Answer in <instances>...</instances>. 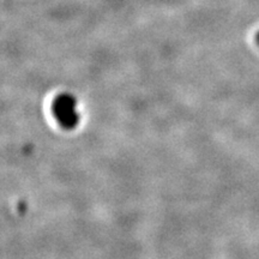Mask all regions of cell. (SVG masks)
<instances>
[{
  "mask_svg": "<svg viewBox=\"0 0 259 259\" xmlns=\"http://www.w3.org/2000/svg\"><path fill=\"white\" fill-rule=\"evenodd\" d=\"M52 111H53L54 118L61 127L69 130L78 125V102H77L76 97L71 94L64 93L58 95L52 105Z\"/></svg>",
  "mask_w": 259,
  "mask_h": 259,
  "instance_id": "obj_1",
  "label": "cell"
},
{
  "mask_svg": "<svg viewBox=\"0 0 259 259\" xmlns=\"http://www.w3.org/2000/svg\"><path fill=\"white\" fill-rule=\"evenodd\" d=\"M254 42H255V45H257V46L259 47V31L255 32V35H254Z\"/></svg>",
  "mask_w": 259,
  "mask_h": 259,
  "instance_id": "obj_2",
  "label": "cell"
}]
</instances>
